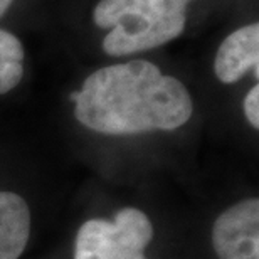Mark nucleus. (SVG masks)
<instances>
[{
  "mask_svg": "<svg viewBox=\"0 0 259 259\" xmlns=\"http://www.w3.org/2000/svg\"><path fill=\"white\" fill-rule=\"evenodd\" d=\"M137 259H147V257H145V254H143V256H140V257H137Z\"/></svg>",
  "mask_w": 259,
  "mask_h": 259,
  "instance_id": "nucleus-10",
  "label": "nucleus"
},
{
  "mask_svg": "<svg viewBox=\"0 0 259 259\" xmlns=\"http://www.w3.org/2000/svg\"><path fill=\"white\" fill-rule=\"evenodd\" d=\"M12 2H14V0H0V17H2V15L7 12L9 7L12 5Z\"/></svg>",
  "mask_w": 259,
  "mask_h": 259,
  "instance_id": "nucleus-9",
  "label": "nucleus"
},
{
  "mask_svg": "<svg viewBox=\"0 0 259 259\" xmlns=\"http://www.w3.org/2000/svg\"><path fill=\"white\" fill-rule=\"evenodd\" d=\"M259 25L249 24L234 30L222 40L215 54L214 72L217 79L224 84H234L254 69V76L259 74Z\"/></svg>",
  "mask_w": 259,
  "mask_h": 259,
  "instance_id": "nucleus-5",
  "label": "nucleus"
},
{
  "mask_svg": "<svg viewBox=\"0 0 259 259\" xmlns=\"http://www.w3.org/2000/svg\"><path fill=\"white\" fill-rule=\"evenodd\" d=\"M153 239L148 215L135 207L116 212L115 221L91 219L77 231L74 259H137Z\"/></svg>",
  "mask_w": 259,
  "mask_h": 259,
  "instance_id": "nucleus-3",
  "label": "nucleus"
},
{
  "mask_svg": "<svg viewBox=\"0 0 259 259\" xmlns=\"http://www.w3.org/2000/svg\"><path fill=\"white\" fill-rule=\"evenodd\" d=\"M212 247L219 259H259V200L231 205L212 226Z\"/></svg>",
  "mask_w": 259,
  "mask_h": 259,
  "instance_id": "nucleus-4",
  "label": "nucleus"
},
{
  "mask_svg": "<svg viewBox=\"0 0 259 259\" xmlns=\"http://www.w3.org/2000/svg\"><path fill=\"white\" fill-rule=\"evenodd\" d=\"M24 48L14 34L0 29V95L12 91L24 76Z\"/></svg>",
  "mask_w": 259,
  "mask_h": 259,
  "instance_id": "nucleus-7",
  "label": "nucleus"
},
{
  "mask_svg": "<svg viewBox=\"0 0 259 259\" xmlns=\"http://www.w3.org/2000/svg\"><path fill=\"white\" fill-rule=\"evenodd\" d=\"M30 234V212L22 197L0 192V259H19Z\"/></svg>",
  "mask_w": 259,
  "mask_h": 259,
  "instance_id": "nucleus-6",
  "label": "nucleus"
},
{
  "mask_svg": "<svg viewBox=\"0 0 259 259\" xmlns=\"http://www.w3.org/2000/svg\"><path fill=\"white\" fill-rule=\"evenodd\" d=\"M72 101L76 120L103 135L172 132L194 113L182 81L143 59L95 71L72 95Z\"/></svg>",
  "mask_w": 259,
  "mask_h": 259,
  "instance_id": "nucleus-1",
  "label": "nucleus"
},
{
  "mask_svg": "<svg viewBox=\"0 0 259 259\" xmlns=\"http://www.w3.org/2000/svg\"><path fill=\"white\" fill-rule=\"evenodd\" d=\"M244 115L252 128H259V86H252L244 98Z\"/></svg>",
  "mask_w": 259,
  "mask_h": 259,
  "instance_id": "nucleus-8",
  "label": "nucleus"
},
{
  "mask_svg": "<svg viewBox=\"0 0 259 259\" xmlns=\"http://www.w3.org/2000/svg\"><path fill=\"white\" fill-rule=\"evenodd\" d=\"M192 0H100L93 10L96 27L110 32L101 48L108 56L150 51L177 39L187 25Z\"/></svg>",
  "mask_w": 259,
  "mask_h": 259,
  "instance_id": "nucleus-2",
  "label": "nucleus"
}]
</instances>
